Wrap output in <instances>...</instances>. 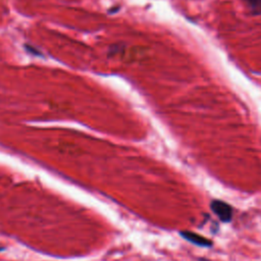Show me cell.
Returning a JSON list of instances; mask_svg holds the SVG:
<instances>
[{
  "mask_svg": "<svg viewBox=\"0 0 261 261\" xmlns=\"http://www.w3.org/2000/svg\"><path fill=\"white\" fill-rule=\"evenodd\" d=\"M210 208L223 223H229L233 219V207L228 202L217 199L212 200L210 203Z\"/></svg>",
  "mask_w": 261,
  "mask_h": 261,
  "instance_id": "obj_1",
  "label": "cell"
},
{
  "mask_svg": "<svg viewBox=\"0 0 261 261\" xmlns=\"http://www.w3.org/2000/svg\"><path fill=\"white\" fill-rule=\"evenodd\" d=\"M250 11L254 14H261V0H244Z\"/></svg>",
  "mask_w": 261,
  "mask_h": 261,
  "instance_id": "obj_3",
  "label": "cell"
},
{
  "mask_svg": "<svg viewBox=\"0 0 261 261\" xmlns=\"http://www.w3.org/2000/svg\"><path fill=\"white\" fill-rule=\"evenodd\" d=\"M180 235L188 242L193 243L197 246H200V247H211L212 246V241H210L209 239L203 237L201 235L194 233V231L184 230V231H181Z\"/></svg>",
  "mask_w": 261,
  "mask_h": 261,
  "instance_id": "obj_2",
  "label": "cell"
}]
</instances>
